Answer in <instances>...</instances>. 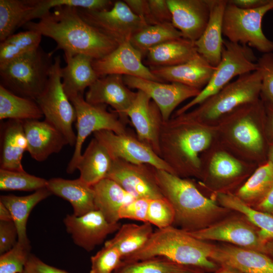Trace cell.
I'll use <instances>...</instances> for the list:
<instances>
[{
	"label": "cell",
	"instance_id": "cell-47",
	"mask_svg": "<svg viewBox=\"0 0 273 273\" xmlns=\"http://www.w3.org/2000/svg\"><path fill=\"white\" fill-rule=\"evenodd\" d=\"M256 63L261 75V100L273 105V53L263 54Z\"/></svg>",
	"mask_w": 273,
	"mask_h": 273
},
{
	"label": "cell",
	"instance_id": "cell-30",
	"mask_svg": "<svg viewBox=\"0 0 273 273\" xmlns=\"http://www.w3.org/2000/svg\"><path fill=\"white\" fill-rule=\"evenodd\" d=\"M112 160L105 147L94 138L77 165L79 178L87 185L93 186L107 177Z\"/></svg>",
	"mask_w": 273,
	"mask_h": 273
},
{
	"label": "cell",
	"instance_id": "cell-21",
	"mask_svg": "<svg viewBox=\"0 0 273 273\" xmlns=\"http://www.w3.org/2000/svg\"><path fill=\"white\" fill-rule=\"evenodd\" d=\"M171 23L183 37L195 42L202 35L210 16L209 0H166Z\"/></svg>",
	"mask_w": 273,
	"mask_h": 273
},
{
	"label": "cell",
	"instance_id": "cell-20",
	"mask_svg": "<svg viewBox=\"0 0 273 273\" xmlns=\"http://www.w3.org/2000/svg\"><path fill=\"white\" fill-rule=\"evenodd\" d=\"M230 114L236 120L231 130L235 142L251 152L263 153L265 136L256 123L265 116L264 102L259 99L242 106Z\"/></svg>",
	"mask_w": 273,
	"mask_h": 273
},
{
	"label": "cell",
	"instance_id": "cell-48",
	"mask_svg": "<svg viewBox=\"0 0 273 273\" xmlns=\"http://www.w3.org/2000/svg\"><path fill=\"white\" fill-rule=\"evenodd\" d=\"M149 200L146 198H135L124 205L119 211L120 219H129L143 222H147Z\"/></svg>",
	"mask_w": 273,
	"mask_h": 273
},
{
	"label": "cell",
	"instance_id": "cell-16",
	"mask_svg": "<svg viewBox=\"0 0 273 273\" xmlns=\"http://www.w3.org/2000/svg\"><path fill=\"white\" fill-rule=\"evenodd\" d=\"M143 58L141 53L129 41L119 44L104 57L94 60L92 64L99 77L117 74L164 82L144 64Z\"/></svg>",
	"mask_w": 273,
	"mask_h": 273
},
{
	"label": "cell",
	"instance_id": "cell-9",
	"mask_svg": "<svg viewBox=\"0 0 273 273\" xmlns=\"http://www.w3.org/2000/svg\"><path fill=\"white\" fill-rule=\"evenodd\" d=\"M61 62L60 56L54 58L46 86L35 101L45 117L44 120L64 135L69 145L74 146L76 134L72 125L76 121V114L63 88Z\"/></svg>",
	"mask_w": 273,
	"mask_h": 273
},
{
	"label": "cell",
	"instance_id": "cell-39",
	"mask_svg": "<svg viewBox=\"0 0 273 273\" xmlns=\"http://www.w3.org/2000/svg\"><path fill=\"white\" fill-rule=\"evenodd\" d=\"M201 270L178 264L164 257L157 256L135 261H122L113 273H181Z\"/></svg>",
	"mask_w": 273,
	"mask_h": 273
},
{
	"label": "cell",
	"instance_id": "cell-29",
	"mask_svg": "<svg viewBox=\"0 0 273 273\" xmlns=\"http://www.w3.org/2000/svg\"><path fill=\"white\" fill-rule=\"evenodd\" d=\"M94 204L110 223L118 222L120 209L135 199L113 180L106 177L94 185Z\"/></svg>",
	"mask_w": 273,
	"mask_h": 273
},
{
	"label": "cell",
	"instance_id": "cell-37",
	"mask_svg": "<svg viewBox=\"0 0 273 273\" xmlns=\"http://www.w3.org/2000/svg\"><path fill=\"white\" fill-rule=\"evenodd\" d=\"M180 37H183L180 32L171 22H167L146 26L134 34L130 42L144 57L154 47Z\"/></svg>",
	"mask_w": 273,
	"mask_h": 273
},
{
	"label": "cell",
	"instance_id": "cell-35",
	"mask_svg": "<svg viewBox=\"0 0 273 273\" xmlns=\"http://www.w3.org/2000/svg\"><path fill=\"white\" fill-rule=\"evenodd\" d=\"M43 114L36 102L15 95L0 85V120H39Z\"/></svg>",
	"mask_w": 273,
	"mask_h": 273
},
{
	"label": "cell",
	"instance_id": "cell-1",
	"mask_svg": "<svg viewBox=\"0 0 273 273\" xmlns=\"http://www.w3.org/2000/svg\"><path fill=\"white\" fill-rule=\"evenodd\" d=\"M57 43V50L72 54H83L97 60L114 50L119 44L87 23L79 15L77 8L67 6L55 8L39 21H30L23 26Z\"/></svg>",
	"mask_w": 273,
	"mask_h": 273
},
{
	"label": "cell",
	"instance_id": "cell-56",
	"mask_svg": "<svg viewBox=\"0 0 273 273\" xmlns=\"http://www.w3.org/2000/svg\"><path fill=\"white\" fill-rule=\"evenodd\" d=\"M0 220L13 221L12 216L9 210L0 202Z\"/></svg>",
	"mask_w": 273,
	"mask_h": 273
},
{
	"label": "cell",
	"instance_id": "cell-60",
	"mask_svg": "<svg viewBox=\"0 0 273 273\" xmlns=\"http://www.w3.org/2000/svg\"><path fill=\"white\" fill-rule=\"evenodd\" d=\"M181 273H201V271H198V272H181Z\"/></svg>",
	"mask_w": 273,
	"mask_h": 273
},
{
	"label": "cell",
	"instance_id": "cell-13",
	"mask_svg": "<svg viewBox=\"0 0 273 273\" xmlns=\"http://www.w3.org/2000/svg\"><path fill=\"white\" fill-rule=\"evenodd\" d=\"M107 177L119 185L135 198L154 199L164 197L157 184L154 167L112 159Z\"/></svg>",
	"mask_w": 273,
	"mask_h": 273
},
{
	"label": "cell",
	"instance_id": "cell-12",
	"mask_svg": "<svg viewBox=\"0 0 273 273\" xmlns=\"http://www.w3.org/2000/svg\"><path fill=\"white\" fill-rule=\"evenodd\" d=\"M93 134L94 138L105 147L112 159L149 164L174 174L171 168L149 146L128 131L117 134L110 130H101Z\"/></svg>",
	"mask_w": 273,
	"mask_h": 273
},
{
	"label": "cell",
	"instance_id": "cell-14",
	"mask_svg": "<svg viewBox=\"0 0 273 273\" xmlns=\"http://www.w3.org/2000/svg\"><path fill=\"white\" fill-rule=\"evenodd\" d=\"M129 87L141 90L148 95L159 108L164 121L170 118L174 110L185 100L196 97L201 90L176 83H168L139 77L123 76Z\"/></svg>",
	"mask_w": 273,
	"mask_h": 273
},
{
	"label": "cell",
	"instance_id": "cell-19",
	"mask_svg": "<svg viewBox=\"0 0 273 273\" xmlns=\"http://www.w3.org/2000/svg\"><path fill=\"white\" fill-rule=\"evenodd\" d=\"M127 116L135 129L137 138L160 156L159 139L164 121L156 104L146 93L137 90Z\"/></svg>",
	"mask_w": 273,
	"mask_h": 273
},
{
	"label": "cell",
	"instance_id": "cell-40",
	"mask_svg": "<svg viewBox=\"0 0 273 273\" xmlns=\"http://www.w3.org/2000/svg\"><path fill=\"white\" fill-rule=\"evenodd\" d=\"M273 187V164L268 161L260 166L239 189L237 196L245 202L260 201Z\"/></svg>",
	"mask_w": 273,
	"mask_h": 273
},
{
	"label": "cell",
	"instance_id": "cell-49",
	"mask_svg": "<svg viewBox=\"0 0 273 273\" xmlns=\"http://www.w3.org/2000/svg\"><path fill=\"white\" fill-rule=\"evenodd\" d=\"M18 242V231L13 221L0 220V254L11 249Z\"/></svg>",
	"mask_w": 273,
	"mask_h": 273
},
{
	"label": "cell",
	"instance_id": "cell-34",
	"mask_svg": "<svg viewBox=\"0 0 273 273\" xmlns=\"http://www.w3.org/2000/svg\"><path fill=\"white\" fill-rule=\"evenodd\" d=\"M154 231L152 224L148 222L142 224L125 223L121 225L114 237L105 244L115 247L123 260L141 249Z\"/></svg>",
	"mask_w": 273,
	"mask_h": 273
},
{
	"label": "cell",
	"instance_id": "cell-18",
	"mask_svg": "<svg viewBox=\"0 0 273 273\" xmlns=\"http://www.w3.org/2000/svg\"><path fill=\"white\" fill-rule=\"evenodd\" d=\"M193 237L204 241H219L233 245L266 252L265 244L258 231L250 224L239 219H229L212 223L199 230L188 232Z\"/></svg>",
	"mask_w": 273,
	"mask_h": 273
},
{
	"label": "cell",
	"instance_id": "cell-57",
	"mask_svg": "<svg viewBox=\"0 0 273 273\" xmlns=\"http://www.w3.org/2000/svg\"><path fill=\"white\" fill-rule=\"evenodd\" d=\"M220 267L218 268L215 273H242L237 269L224 264L220 265Z\"/></svg>",
	"mask_w": 273,
	"mask_h": 273
},
{
	"label": "cell",
	"instance_id": "cell-58",
	"mask_svg": "<svg viewBox=\"0 0 273 273\" xmlns=\"http://www.w3.org/2000/svg\"><path fill=\"white\" fill-rule=\"evenodd\" d=\"M267 160L273 164V142L268 144L267 149Z\"/></svg>",
	"mask_w": 273,
	"mask_h": 273
},
{
	"label": "cell",
	"instance_id": "cell-53",
	"mask_svg": "<svg viewBox=\"0 0 273 273\" xmlns=\"http://www.w3.org/2000/svg\"><path fill=\"white\" fill-rule=\"evenodd\" d=\"M270 0H227V3L242 9H254L268 4Z\"/></svg>",
	"mask_w": 273,
	"mask_h": 273
},
{
	"label": "cell",
	"instance_id": "cell-8",
	"mask_svg": "<svg viewBox=\"0 0 273 273\" xmlns=\"http://www.w3.org/2000/svg\"><path fill=\"white\" fill-rule=\"evenodd\" d=\"M273 10V0L261 7L240 9L227 3L222 23V34L231 42L248 46L264 54L273 52V41L262 29L264 15Z\"/></svg>",
	"mask_w": 273,
	"mask_h": 273
},
{
	"label": "cell",
	"instance_id": "cell-6",
	"mask_svg": "<svg viewBox=\"0 0 273 273\" xmlns=\"http://www.w3.org/2000/svg\"><path fill=\"white\" fill-rule=\"evenodd\" d=\"M53 53L46 52L40 46L0 65V85L16 95L35 101L47 84Z\"/></svg>",
	"mask_w": 273,
	"mask_h": 273
},
{
	"label": "cell",
	"instance_id": "cell-31",
	"mask_svg": "<svg viewBox=\"0 0 273 273\" xmlns=\"http://www.w3.org/2000/svg\"><path fill=\"white\" fill-rule=\"evenodd\" d=\"M198 54L194 42L180 37L150 49L146 57L150 67L172 66L185 63Z\"/></svg>",
	"mask_w": 273,
	"mask_h": 273
},
{
	"label": "cell",
	"instance_id": "cell-45",
	"mask_svg": "<svg viewBox=\"0 0 273 273\" xmlns=\"http://www.w3.org/2000/svg\"><path fill=\"white\" fill-rule=\"evenodd\" d=\"M243 170L242 164L225 152H218L212 157L210 165V173L222 179H230L239 175Z\"/></svg>",
	"mask_w": 273,
	"mask_h": 273
},
{
	"label": "cell",
	"instance_id": "cell-50",
	"mask_svg": "<svg viewBox=\"0 0 273 273\" xmlns=\"http://www.w3.org/2000/svg\"><path fill=\"white\" fill-rule=\"evenodd\" d=\"M153 25L171 22V14L166 0H148Z\"/></svg>",
	"mask_w": 273,
	"mask_h": 273
},
{
	"label": "cell",
	"instance_id": "cell-44",
	"mask_svg": "<svg viewBox=\"0 0 273 273\" xmlns=\"http://www.w3.org/2000/svg\"><path fill=\"white\" fill-rule=\"evenodd\" d=\"M174 218V209L166 198L149 200L147 222L161 229L173 225Z\"/></svg>",
	"mask_w": 273,
	"mask_h": 273
},
{
	"label": "cell",
	"instance_id": "cell-54",
	"mask_svg": "<svg viewBox=\"0 0 273 273\" xmlns=\"http://www.w3.org/2000/svg\"><path fill=\"white\" fill-rule=\"evenodd\" d=\"M265 109V132L268 144L273 142V105L264 103Z\"/></svg>",
	"mask_w": 273,
	"mask_h": 273
},
{
	"label": "cell",
	"instance_id": "cell-7",
	"mask_svg": "<svg viewBox=\"0 0 273 273\" xmlns=\"http://www.w3.org/2000/svg\"><path fill=\"white\" fill-rule=\"evenodd\" d=\"M257 59L251 49L246 46L224 39L221 60L215 67L208 84L196 97L178 109L174 116L187 112L215 94L236 76L258 70Z\"/></svg>",
	"mask_w": 273,
	"mask_h": 273
},
{
	"label": "cell",
	"instance_id": "cell-22",
	"mask_svg": "<svg viewBox=\"0 0 273 273\" xmlns=\"http://www.w3.org/2000/svg\"><path fill=\"white\" fill-rule=\"evenodd\" d=\"M27 142V150L31 157L38 162L45 161L52 154L59 153L68 143L53 125L44 120L23 121Z\"/></svg>",
	"mask_w": 273,
	"mask_h": 273
},
{
	"label": "cell",
	"instance_id": "cell-3",
	"mask_svg": "<svg viewBox=\"0 0 273 273\" xmlns=\"http://www.w3.org/2000/svg\"><path fill=\"white\" fill-rule=\"evenodd\" d=\"M157 184L175 212L173 225L192 232L211 225L229 209L204 195L191 181L154 167Z\"/></svg>",
	"mask_w": 273,
	"mask_h": 273
},
{
	"label": "cell",
	"instance_id": "cell-26",
	"mask_svg": "<svg viewBox=\"0 0 273 273\" xmlns=\"http://www.w3.org/2000/svg\"><path fill=\"white\" fill-rule=\"evenodd\" d=\"M27 150L23 121L8 119L2 123L0 169L24 171L22 160Z\"/></svg>",
	"mask_w": 273,
	"mask_h": 273
},
{
	"label": "cell",
	"instance_id": "cell-28",
	"mask_svg": "<svg viewBox=\"0 0 273 273\" xmlns=\"http://www.w3.org/2000/svg\"><path fill=\"white\" fill-rule=\"evenodd\" d=\"M54 194L68 201L73 209V214L80 216L95 210L94 191L79 178L66 179L54 177L48 180L46 187Z\"/></svg>",
	"mask_w": 273,
	"mask_h": 273
},
{
	"label": "cell",
	"instance_id": "cell-4",
	"mask_svg": "<svg viewBox=\"0 0 273 273\" xmlns=\"http://www.w3.org/2000/svg\"><path fill=\"white\" fill-rule=\"evenodd\" d=\"M214 247L172 225L154 231L141 249L122 261L131 262L161 256L184 266L213 270L218 266L211 259Z\"/></svg>",
	"mask_w": 273,
	"mask_h": 273
},
{
	"label": "cell",
	"instance_id": "cell-33",
	"mask_svg": "<svg viewBox=\"0 0 273 273\" xmlns=\"http://www.w3.org/2000/svg\"><path fill=\"white\" fill-rule=\"evenodd\" d=\"M219 203L229 210L243 214L251 223L258 227L260 240L266 244L273 239V215L251 208L237 195L220 193L217 194Z\"/></svg>",
	"mask_w": 273,
	"mask_h": 273
},
{
	"label": "cell",
	"instance_id": "cell-15",
	"mask_svg": "<svg viewBox=\"0 0 273 273\" xmlns=\"http://www.w3.org/2000/svg\"><path fill=\"white\" fill-rule=\"evenodd\" d=\"M63 222L74 243L87 252L103 243L108 235L116 232L121 226L119 222H109L96 210L80 216L67 214Z\"/></svg>",
	"mask_w": 273,
	"mask_h": 273
},
{
	"label": "cell",
	"instance_id": "cell-59",
	"mask_svg": "<svg viewBox=\"0 0 273 273\" xmlns=\"http://www.w3.org/2000/svg\"><path fill=\"white\" fill-rule=\"evenodd\" d=\"M266 251H269L273 254V241H268L265 244Z\"/></svg>",
	"mask_w": 273,
	"mask_h": 273
},
{
	"label": "cell",
	"instance_id": "cell-36",
	"mask_svg": "<svg viewBox=\"0 0 273 273\" xmlns=\"http://www.w3.org/2000/svg\"><path fill=\"white\" fill-rule=\"evenodd\" d=\"M33 8V0H0L1 42L26 23Z\"/></svg>",
	"mask_w": 273,
	"mask_h": 273
},
{
	"label": "cell",
	"instance_id": "cell-5",
	"mask_svg": "<svg viewBox=\"0 0 273 273\" xmlns=\"http://www.w3.org/2000/svg\"><path fill=\"white\" fill-rule=\"evenodd\" d=\"M261 84L258 69L242 75L197 108L177 116L203 125L222 118L240 107L259 100Z\"/></svg>",
	"mask_w": 273,
	"mask_h": 273
},
{
	"label": "cell",
	"instance_id": "cell-10",
	"mask_svg": "<svg viewBox=\"0 0 273 273\" xmlns=\"http://www.w3.org/2000/svg\"><path fill=\"white\" fill-rule=\"evenodd\" d=\"M76 111L77 130L74 150L67 166L66 172L72 174L76 169L82 155V147L85 139L92 133L101 130H110L117 134L126 133V124L116 113L109 112L107 105H94L87 103L83 95L69 98Z\"/></svg>",
	"mask_w": 273,
	"mask_h": 273
},
{
	"label": "cell",
	"instance_id": "cell-11",
	"mask_svg": "<svg viewBox=\"0 0 273 273\" xmlns=\"http://www.w3.org/2000/svg\"><path fill=\"white\" fill-rule=\"evenodd\" d=\"M77 11L85 21L119 45L130 41L134 34L148 25L124 1H115L111 8L102 11L78 8Z\"/></svg>",
	"mask_w": 273,
	"mask_h": 273
},
{
	"label": "cell",
	"instance_id": "cell-27",
	"mask_svg": "<svg viewBox=\"0 0 273 273\" xmlns=\"http://www.w3.org/2000/svg\"><path fill=\"white\" fill-rule=\"evenodd\" d=\"M66 66L61 68V73L64 90L69 98L83 95L98 78L93 67L92 57L83 54H72L64 52Z\"/></svg>",
	"mask_w": 273,
	"mask_h": 273
},
{
	"label": "cell",
	"instance_id": "cell-38",
	"mask_svg": "<svg viewBox=\"0 0 273 273\" xmlns=\"http://www.w3.org/2000/svg\"><path fill=\"white\" fill-rule=\"evenodd\" d=\"M41 38L40 33L32 30L10 35L0 43V65L36 50L40 47Z\"/></svg>",
	"mask_w": 273,
	"mask_h": 273
},
{
	"label": "cell",
	"instance_id": "cell-2",
	"mask_svg": "<svg viewBox=\"0 0 273 273\" xmlns=\"http://www.w3.org/2000/svg\"><path fill=\"white\" fill-rule=\"evenodd\" d=\"M212 138L206 125L173 117L163 123L160 157L175 175L198 176L201 167L200 154L209 147Z\"/></svg>",
	"mask_w": 273,
	"mask_h": 273
},
{
	"label": "cell",
	"instance_id": "cell-42",
	"mask_svg": "<svg viewBox=\"0 0 273 273\" xmlns=\"http://www.w3.org/2000/svg\"><path fill=\"white\" fill-rule=\"evenodd\" d=\"M48 180L24 171L0 169L1 191H36L46 188Z\"/></svg>",
	"mask_w": 273,
	"mask_h": 273
},
{
	"label": "cell",
	"instance_id": "cell-24",
	"mask_svg": "<svg viewBox=\"0 0 273 273\" xmlns=\"http://www.w3.org/2000/svg\"><path fill=\"white\" fill-rule=\"evenodd\" d=\"M211 259L242 273H273V260L263 252L233 245L215 246Z\"/></svg>",
	"mask_w": 273,
	"mask_h": 273
},
{
	"label": "cell",
	"instance_id": "cell-51",
	"mask_svg": "<svg viewBox=\"0 0 273 273\" xmlns=\"http://www.w3.org/2000/svg\"><path fill=\"white\" fill-rule=\"evenodd\" d=\"M21 273H70L50 265L37 257L30 254L23 271Z\"/></svg>",
	"mask_w": 273,
	"mask_h": 273
},
{
	"label": "cell",
	"instance_id": "cell-32",
	"mask_svg": "<svg viewBox=\"0 0 273 273\" xmlns=\"http://www.w3.org/2000/svg\"><path fill=\"white\" fill-rule=\"evenodd\" d=\"M51 195V192L46 187L24 196L12 194L1 196L0 202L10 211L13 221L17 229L19 242L27 245H30L26 231L29 215L37 204Z\"/></svg>",
	"mask_w": 273,
	"mask_h": 273
},
{
	"label": "cell",
	"instance_id": "cell-25",
	"mask_svg": "<svg viewBox=\"0 0 273 273\" xmlns=\"http://www.w3.org/2000/svg\"><path fill=\"white\" fill-rule=\"evenodd\" d=\"M210 16L207 26L194 42L198 53L216 67L221 60L223 44L222 36L223 15L227 0H209Z\"/></svg>",
	"mask_w": 273,
	"mask_h": 273
},
{
	"label": "cell",
	"instance_id": "cell-55",
	"mask_svg": "<svg viewBox=\"0 0 273 273\" xmlns=\"http://www.w3.org/2000/svg\"><path fill=\"white\" fill-rule=\"evenodd\" d=\"M259 210L273 215V187L267 195L259 202Z\"/></svg>",
	"mask_w": 273,
	"mask_h": 273
},
{
	"label": "cell",
	"instance_id": "cell-41",
	"mask_svg": "<svg viewBox=\"0 0 273 273\" xmlns=\"http://www.w3.org/2000/svg\"><path fill=\"white\" fill-rule=\"evenodd\" d=\"M113 3L111 0H33L34 8L27 19L26 23L35 19H39L52 9L59 7L98 11L110 9Z\"/></svg>",
	"mask_w": 273,
	"mask_h": 273
},
{
	"label": "cell",
	"instance_id": "cell-17",
	"mask_svg": "<svg viewBox=\"0 0 273 273\" xmlns=\"http://www.w3.org/2000/svg\"><path fill=\"white\" fill-rule=\"evenodd\" d=\"M136 96L124 83L123 76L110 74L99 77L85 93V101L94 105H108L125 124L127 112Z\"/></svg>",
	"mask_w": 273,
	"mask_h": 273
},
{
	"label": "cell",
	"instance_id": "cell-23",
	"mask_svg": "<svg viewBox=\"0 0 273 273\" xmlns=\"http://www.w3.org/2000/svg\"><path fill=\"white\" fill-rule=\"evenodd\" d=\"M149 68L163 82H176L201 90L209 82L215 67L198 54L183 64Z\"/></svg>",
	"mask_w": 273,
	"mask_h": 273
},
{
	"label": "cell",
	"instance_id": "cell-46",
	"mask_svg": "<svg viewBox=\"0 0 273 273\" xmlns=\"http://www.w3.org/2000/svg\"><path fill=\"white\" fill-rule=\"evenodd\" d=\"M122 261L118 250L104 244V246L90 257L89 273H113Z\"/></svg>",
	"mask_w": 273,
	"mask_h": 273
},
{
	"label": "cell",
	"instance_id": "cell-43",
	"mask_svg": "<svg viewBox=\"0 0 273 273\" xmlns=\"http://www.w3.org/2000/svg\"><path fill=\"white\" fill-rule=\"evenodd\" d=\"M31 246L18 241L9 251L0 255V273H21L31 254Z\"/></svg>",
	"mask_w": 273,
	"mask_h": 273
},
{
	"label": "cell",
	"instance_id": "cell-52",
	"mask_svg": "<svg viewBox=\"0 0 273 273\" xmlns=\"http://www.w3.org/2000/svg\"><path fill=\"white\" fill-rule=\"evenodd\" d=\"M131 11L145 21L149 25H153L148 0H124Z\"/></svg>",
	"mask_w": 273,
	"mask_h": 273
}]
</instances>
